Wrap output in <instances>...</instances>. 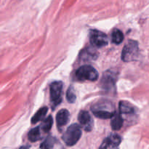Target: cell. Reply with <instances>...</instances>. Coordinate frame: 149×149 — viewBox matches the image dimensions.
I'll list each match as a JSON object with an SVG mask.
<instances>
[{
  "instance_id": "cell-1",
  "label": "cell",
  "mask_w": 149,
  "mask_h": 149,
  "mask_svg": "<svg viewBox=\"0 0 149 149\" xmlns=\"http://www.w3.org/2000/svg\"><path fill=\"white\" fill-rule=\"evenodd\" d=\"M91 111L96 117L103 119L113 118L116 114L113 103L107 100L100 101L93 105L91 108Z\"/></svg>"
},
{
  "instance_id": "cell-2",
  "label": "cell",
  "mask_w": 149,
  "mask_h": 149,
  "mask_svg": "<svg viewBox=\"0 0 149 149\" xmlns=\"http://www.w3.org/2000/svg\"><path fill=\"white\" fill-rule=\"evenodd\" d=\"M81 136V127L77 124H73L68 127L62 137V140L68 146H73L77 143Z\"/></svg>"
},
{
  "instance_id": "cell-3",
  "label": "cell",
  "mask_w": 149,
  "mask_h": 149,
  "mask_svg": "<svg viewBox=\"0 0 149 149\" xmlns=\"http://www.w3.org/2000/svg\"><path fill=\"white\" fill-rule=\"evenodd\" d=\"M75 77L79 81H96L98 78V73L94 67L85 65L77 70Z\"/></svg>"
},
{
  "instance_id": "cell-4",
  "label": "cell",
  "mask_w": 149,
  "mask_h": 149,
  "mask_svg": "<svg viewBox=\"0 0 149 149\" xmlns=\"http://www.w3.org/2000/svg\"><path fill=\"white\" fill-rule=\"evenodd\" d=\"M139 52L138 43L135 40H129L122 52V59L124 62H130L137 58Z\"/></svg>"
},
{
  "instance_id": "cell-5",
  "label": "cell",
  "mask_w": 149,
  "mask_h": 149,
  "mask_svg": "<svg viewBox=\"0 0 149 149\" xmlns=\"http://www.w3.org/2000/svg\"><path fill=\"white\" fill-rule=\"evenodd\" d=\"M63 90L62 81H53L49 86L50 100L54 107L59 105L61 102V94Z\"/></svg>"
},
{
  "instance_id": "cell-6",
  "label": "cell",
  "mask_w": 149,
  "mask_h": 149,
  "mask_svg": "<svg viewBox=\"0 0 149 149\" xmlns=\"http://www.w3.org/2000/svg\"><path fill=\"white\" fill-rule=\"evenodd\" d=\"M90 41L91 45L96 47H103L108 45V37L104 33L97 30L90 31Z\"/></svg>"
},
{
  "instance_id": "cell-7",
  "label": "cell",
  "mask_w": 149,
  "mask_h": 149,
  "mask_svg": "<svg viewBox=\"0 0 149 149\" xmlns=\"http://www.w3.org/2000/svg\"><path fill=\"white\" fill-rule=\"evenodd\" d=\"M78 120L84 130L87 131V132L92 130L93 122L91 116L88 112L86 111H81L78 115Z\"/></svg>"
},
{
  "instance_id": "cell-8",
  "label": "cell",
  "mask_w": 149,
  "mask_h": 149,
  "mask_svg": "<svg viewBox=\"0 0 149 149\" xmlns=\"http://www.w3.org/2000/svg\"><path fill=\"white\" fill-rule=\"evenodd\" d=\"M122 142V138L117 134H112L108 136L102 143L100 148H117Z\"/></svg>"
},
{
  "instance_id": "cell-9",
  "label": "cell",
  "mask_w": 149,
  "mask_h": 149,
  "mask_svg": "<svg viewBox=\"0 0 149 149\" xmlns=\"http://www.w3.org/2000/svg\"><path fill=\"white\" fill-rule=\"evenodd\" d=\"M116 77L113 73L106 72L104 73L102 78V87L104 90H111L115 86Z\"/></svg>"
},
{
  "instance_id": "cell-10",
  "label": "cell",
  "mask_w": 149,
  "mask_h": 149,
  "mask_svg": "<svg viewBox=\"0 0 149 149\" xmlns=\"http://www.w3.org/2000/svg\"><path fill=\"white\" fill-rule=\"evenodd\" d=\"M68 119H69V112L66 109H61V111L58 112L56 115V121H57V125H58V128L59 130L62 129L68 122Z\"/></svg>"
},
{
  "instance_id": "cell-11",
  "label": "cell",
  "mask_w": 149,
  "mask_h": 149,
  "mask_svg": "<svg viewBox=\"0 0 149 149\" xmlns=\"http://www.w3.org/2000/svg\"><path fill=\"white\" fill-rule=\"evenodd\" d=\"M119 111L122 116H133L135 113V108L130 103L125 101H121L119 103Z\"/></svg>"
},
{
  "instance_id": "cell-12",
  "label": "cell",
  "mask_w": 149,
  "mask_h": 149,
  "mask_svg": "<svg viewBox=\"0 0 149 149\" xmlns=\"http://www.w3.org/2000/svg\"><path fill=\"white\" fill-rule=\"evenodd\" d=\"M48 111V108L47 107H42L41 109H39L36 112L33 116L31 119V123L32 124H36L37 122H40L41 120L45 118V116H46L47 113Z\"/></svg>"
},
{
  "instance_id": "cell-13",
  "label": "cell",
  "mask_w": 149,
  "mask_h": 149,
  "mask_svg": "<svg viewBox=\"0 0 149 149\" xmlns=\"http://www.w3.org/2000/svg\"><path fill=\"white\" fill-rule=\"evenodd\" d=\"M124 119L121 114H115L111 121V127L113 130H119L123 126Z\"/></svg>"
},
{
  "instance_id": "cell-14",
  "label": "cell",
  "mask_w": 149,
  "mask_h": 149,
  "mask_svg": "<svg viewBox=\"0 0 149 149\" xmlns=\"http://www.w3.org/2000/svg\"><path fill=\"white\" fill-rule=\"evenodd\" d=\"M40 127H36L31 130L29 132V140L31 142H36L41 139Z\"/></svg>"
},
{
  "instance_id": "cell-15",
  "label": "cell",
  "mask_w": 149,
  "mask_h": 149,
  "mask_svg": "<svg viewBox=\"0 0 149 149\" xmlns=\"http://www.w3.org/2000/svg\"><path fill=\"white\" fill-rule=\"evenodd\" d=\"M111 40L112 42L116 45H119L124 40V34L122 31H121L119 29H115L113 31L111 34Z\"/></svg>"
},
{
  "instance_id": "cell-16",
  "label": "cell",
  "mask_w": 149,
  "mask_h": 149,
  "mask_svg": "<svg viewBox=\"0 0 149 149\" xmlns=\"http://www.w3.org/2000/svg\"><path fill=\"white\" fill-rule=\"evenodd\" d=\"M52 123H53V122H52V116H49L42 122V125H40L41 129L44 132H48L52 127Z\"/></svg>"
},
{
  "instance_id": "cell-17",
  "label": "cell",
  "mask_w": 149,
  "mask_h": 149,
  "mask_svg": "<svg viewBox=\"0 0 149 149\" xmlns=\"http://www.w3.org/2000/svg\"><path fill=\"white\" fill-rule=\"evenodd\" d=\"M56 143V139L52 137H48L41 144L40 148H52Z\"/></svg>"
},
{
  "instance_id": "cell-18",
  "label": "cell",
  "mask_w": 149,
  "mask_h": 149,
  "mask_svg": "<svg viewBox=\"0 0 149 149\" xmlns=\"http://www.w3.org/2000/svg\"><path fill=\"white\" fill-rule=\"evenodd\" d=\"M66 99L68 103H74L77 100V96H76L75 90L72 86H70L68 87V90L66 93Z\"/></svg>"
},
{
  "instance_id": "cell-19",
  "label": "cell",
  "mask_w": 149,
  "mask_h": 149,
  "mask_svg": "<svg viewBox=\"0 0 149 149\" xmlns=\"http://www.w3.org/2000/svg\"><path fill=\"white\" fill-rule=\"evenodd\" d=\"M92 49H88V50L84 51V53L82 54V58L84 60H90V59H94L95 57H96V55L95 54L94 51H91Z\"/></svg>"
}]
</instances>
